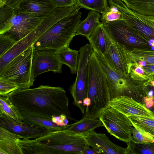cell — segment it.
I'll return each instance as SVG.
<instances>
[{"label":"cell","mask_w":154,"mask_h":154,"mask_svg":"<svg viewBox=\"0 0 154 154\" xmlns=\"http://www.w3.org/2000/svg\"><path fill=\"white\" fill-rule=\"evenodd\" d=\"M8 97L20 111L51 118L63 115L69 120L78 121L71 116L68 98L61 87L41 85L33 88L19 89L9 93Z\"/></svg>","instance_id":"cell-1"},{"label":"cell","mask_w":154,"mask_h":154,"mask_svg":"<svg viewBox=\"0 0 154 154\" xmlns=\"http://www.w3.org/2000/svg\"><path fill=\"white\" fill-rule=\"evenodd\" d=\"M17 142L22 154H81L87 142L85 136L67 128L48 131L35 139L19 138Z\"/></svg>","instance_id":"cell-2"},{"label":"cell","mask_w":154,"mask_h":154,"mask_svg":"<svg viewBox=\"0 0 154 154\" xmlns=\"http://www.w3.org/2000/svg\"><path fill=\"white\" fill-rule=\"evenodd\" d=\"M109 89L106 75L92 49L89 60V80L87 97L84 104L86 107L83 117L99 118L109 107Z\"/></svg>","instance_id":"cell-3"},{"label":"cell","mask_w":154,"mask_h":154,"mask_svg":"<svg viewBox=\"0 0 154 154\" xmlns=\"http://www.w3.org/2000/svg\"><path fill=\"white\" fill-rule=\"evenodd\" d=\"M79 11L77 10L52 26L32 45L33 50L49 48L59 52L69 47L81 21L82 13Z\"/></svg>","instance_id":"cell-4"},{"label":"cell","mask_w":154,"mask_h":154,"mask_svg":"<svg viewBox=\"0 0 154 154\" xmlns=\"http://www.w3.org/2000/svg\"><path fill=\"white\" fill-rule=\"evenodd\" d=\"M33 51L31 46L14 58L0 72V80L14 84L19 89L33 86L35 80L31 71Z\"/></svg>","instance_id":"cell-5"},{"label":"cell","mask_w":154,"mask_h":154,"mask_svg":"<svg viewBox=\"0 0 154 154\" xmlns=\"http://www.w3.org/2000/svg\"><path fill=\"white\" fill-rule=\"evenodd\" d=\"M66 16V13L63 8H57L30 33L17 42L7 53L0 57V72L14 58L34 44L52 26Z\"/></svg>","instance_id":"cell-6"},{"label":"cell","mask_w":154,"mask_h":154,"mask_svg":"<svg viewBox=\"0 0 154 154\" xmlns=\"http://www.w3.org/2000/svg\"><path fill=\"white\" fill-rule=\"evenodd\" d=\"M92 48L87 44L81 47L79 53L76 79L69 90L73 100V104L84 115L86 107L84 102L87 97L89 80V60Z\"/></svg>","instance_id":"cell-7"},{"label":"cell","mask_w":154,"mask_h":154,"mask_svg":"<svg viewBox=\"0 0 154 154\" xmlns=\"http://www.w3.org/2000/svg\"><path fill=\"white\" fill-rule=\"evenodd\" d=\"M103 24L111 38L129 50L151 49L149 41L124 20Z\"/></svg>","instance_id":"cell-8"},{"label":"cell","mask_w":154,"mask_h":154,"mask_svg":"<svg viewBox=\"0 0 154 154\" xmlns=\"http://www.w3.org/2000/svg\"><path fill=\"white\" fill-rule=\"evenodd\" d=\"M94 51L96 57L106 75L110 99L122 96L133 97L138 90L139 81L135 79L130 74L125 76L116 72L108 63L103 55Z\"/></svg>","instance_id":"cell-9"},{"label":"cell","mask_w":154,"mask_h":154,"mask_svg":"<svg viewBox=\"0 0 154 154\" xmlns=\"http://www.w3.org/2000/svg\"><path fill=\"white\" fill-rule=\"evenodd\" d=\"M45 18L36 17L16 7L0 34L9 37L17 42L30 33Z\"/></svg>","instance_id":"cell-10"},{"label":"cell","mask_w":154,"mask_h":154,"mask_svg":"<svg viewBox=\"0 0 154 154\" xmlns=\"http://www.w3.org/2000/svg\"><path fill=\"white\" fill-rule=\"evenodd\" d=\"M104 28L108 51L103 55L115 70L123 75H128L132 67L138 65L137 63L134 60L130 50L113 40Z\"/></svg>","instance_id":"cell-11"},{"label":"cell","mask_w":154,"mask_h":154,"mask_svg":"<svg viewBox=\"0 0 154 154\" xmlns=\"http://www.w3.org/2000/svg\"><path fill=\"white\" fill-rule=\"evenodd\" d=\"M98 118L111 135L126 143L131 140V129L133 126L128 117L109 107Z\"/></svg>","instance_id":"cell-12"},{"label":"cell","mask_w":154,"mask_h":154,"mask_svg":"<svg viewBox=\"0 0 154 154\" xmlns=\"http://www.w3.org/2000/svg\"><path fill=\"white\" fill-rule=\"evenodd\" d=\"M63 65L59 52L56 50L49 48L33 50L31 71L34 79L38 75L47 72L60 73Z\"/></svg>","instance_id":"cell-13"},{"label":"cell","mask_w":154,"mask_h":154,"mask_svg":"<svg viewBox=\"0 0 154 154\" xmlns=\"http://www.w3.org/2000/svg\"><path fill=\"white\" fill-rule=\"evenodd\" d=\"M109 106L127 116L145 117L154 120V114L145 105L126 96H122L111 99Z\"/></svg>","instance_id":"cell-14"},{"label":"cell","mask_w":154,"mask_h":154,"mask_svg":"<svg viewBox=\"0 0 154 154\" xmlns=\"http://www.w3.org/2000/svg\"><path fill=\"white\" fill-rule=\"evenodd\" d=\"M0 126L20 135L23 139H35L43 135L48 130L46 128L23 121L17 122L0 116Z\"/></svg>","instance_id":"cell-15"},{"label":"cell","mask_w":154,"mask_h":154,"mask_svg":"<svg viewBox=\"0 0 154 154\" xmlns=\"http://www.w3.org/2000/svg\"><path fill=\"white\" fill-rule=\"evenodd\" d=\"M85 138L90 146L100 154H128L127 148H123L112 142L104 133L93 130L86 135Z\"/></svg>","instance_id":"cell-16"},{"label":"cell","mask_w":154,"mask_h":154,"mask_svg":"<svg viewBox=\"0 0 154 154\" xmlns=\"http://www.w3.org/2000/svg\"><path fill=\"white\" fill-rule=\"evenodd\" d=\"M36 17L45 18L57 8L52 0H24L16 7Z\"/></svg>","instance_id":"cell-17"},{"label":"cell","mask_w":154,"mask_h":154,"mask_svg":"<svg viewBox=\"0 0 154 154\" xmlns=\"http://www.w3.org/2000/svg\"><path fill=\"white\" fill-rule=\"evenodd\" d=\"M115 0L122 12V19L149 41L150 40H154V29L131 14L128 7L122 0Z\"/></svg>","instance_id":"cell-18"},{"label":"cell","mask_w":154,"mask_h":154,"mask_svg":"<svg viewBox=\"0 0 154 154\" xmlns=\"http://www.w3.org/2000/svg\"><path fill=\"white\" fill-rule=\"evenodd\" d=\"M21 136L0 126V154H21L17 140Z\"/></svg>","instance_id":"cell-19"},{"label":"cell","mask_w":154,"mask_h":154,"mask_svg":"<svg viewBox=\"0 0 154 154\" xmlns=\"http://www.w3.org/2000/svg\"><path fill=\"white\" fill-rule=\"evenodd\" d=\"M20 112L23 117V121L45 127L49 131L65 129L71 125H59L53 121L52 118L24 111Z\"/></svg>","instance_id":"cell-20"},{"label":"cell","mask_w":154,"mask_h":154,"mask_svg":"<svg viewBox=\"0 0 154 154\" xmlns=\"http://www.w3.org/2000/svg\"><path fill=\"white\" fill-rule=\"evenodd\" d=\"M100 13L91 10L86 18L81 21L76 31V35H81L88 37L100 24Z\"/></svg>","instance_id":"cell-21"},{"label":"cell","mask_w":154,"mask_h":154,"mask_svg":"<svg viewBox=\"0 0 154 154\" xmlns=\"http://www.w3.org/2000/svg\"><path fill=\"white\" fill-rule=\"evenodd\" d=\"M102 126L103 125L100 119L83 117L80 120L71 124L67 129L73 132L85 136L95 128Z\"/></svg>","instance_id":"cell-22"},{"label":"cell","mask_w":154,"mask_h":154,"mask_svg":"<svg viewBox=\"0 0 154 154\" xmlns=\"http://www.w3.org/2000/svg\"><path fill=\"white\" fill-rule=\"evenodd\" d=\"M0 116L18 122L23 121L19 109L12 102L8 96H0Z\"/></svg>","instance_id":"cell-23"},{"label":"cell","mask_w":154,"mask_h":154,"mask_svg":"<svg viewBox=\"0 0 154 154\" xmlns=\"http://www.w3.org/2000/svg\"><path fill=\"white\" fill-rule=\"evenodd\" d=\"M87 38L92 49L99 52L102 55L106 54L108 51V46L103 23H101Z\"/></svg>","instance_id":"cell-24"},{"label":"cell","mask_w":154,"mask_h":154,"mask_svg":"<svg viewBox=\"0 0 154 154\" xmlns=\"http://www.w3.org/2000/svg\"><path fill=\"white\" fill-rule=\"evenodd\" d=\"M128 8L143 15L154 17V0H123Z\"/></svg>","instance_id":"cell-25"},{"label":"cell","mask_w":154,"mask_h":154,"mask_svg":"<svg viewBox=\"0 0 154 154\" xmlns=\"http://www.w3.org/2000/svg\"><path fill=\"white\" fill-rule=\"evenodd\" d=\"M79 51L65 48L59 52L60 59L63 64L67 66L72 74L76 73L79 56Z\"/></svg>","instance_id":"cell-26"},{"label":"cell","mask_w":154,"mask_h":154,"mask_svg":"<svg viewBox=\"0 0 154 154\" xmlns=\"http://www.w3.org/2000/svg\"><path fill=\"white\" fill-rule=\"evenodd\" d=\"M133 127L154 139V120L145 117L128 116Z\"/></svg>","instance_id":"cell-27"},{"label":"cell","mask_w":154,"mask_h":154,"mask_svg":"<svg viewBox=\"0 0 154 154\" xmlns=\"http://www.w3.org/2000/svg\"><path fill=\"white\" fill-rule=\"evenodd\" d=\"M109 6L101 15L102 23H105L122 19V13L115 0H107Z\"/></svg>","instance_id":"cell-28"},{"label":"cell","mask_w":154,"mask_h":154,"mask_svg":"<svg viewBox=\"0 0 154 154\" xmlns=\"http://www.w3.org/2000/svg\"><path fill=\"white\" fill-rule=\"evenodd\" d=\"M127 144L128 154H154V142L137 143L131 141Z\"/></svg>","instance_id":"cell-29"},{"label":"cell","mask_w":154,"mask_h":154,"mask_svg":"<svg viewBox=\"0 0 154 154\" xmlns=\"http://www.w3.org/2000/svg\"><path fill=\"white\" fill-rule=\"evenodd\" d=\"M81 8L103 13L108 8L107 0H76Z\"/></svg>","instance_id":"cell-30"},{"label":"cell","mask_w":154,"mask_h":154,"mask_svg":"<svg viewBox=\"0 0 154 154\" xmlns=\"http://www.w3.org/2000/svg\"><path fill=\"white\" fill-rule=\"evenodd\" d=\"M130 51L134 60L137 63L144 61L147 65H154V50L133 48Z\"/></svg>","instance_id":"cell-31"},{"label":"cell","mask_w":154,"mask_h":154,"mask_svg":"<svg viewBox=\"0 0 154 154\" xmlns=\"http://www.w3.org/2000/svg\"><path fill=\"white\" fill-rule=\"evenodd\" d=\"M14 10V8L6 4L0 7V31L4 28L8 23Z\"/></svg>","instance_id":"cell-32"},{"label":"cell","mask_w":154,"mask_h":154,"mask_svg":"<svg viewBox=\"0 0 154 154\" xmlns=\"http://www.w3.org/2000/svg\"><path fill=\"white\" fill-rule=\"evenodd\" d=\"M131 141L137 143L148 142H154V139L151 136L139 131L132 126L131 129Z\"/></svg>","instance_id":"cell-33"},{"label":"cell","mask_w":154,"mask_h":154,"mask_svg":"<svg viewBox=\"0 0 154 154\" xmlns=\"http://www.w3.org/2000/svg\"><path fill=\"white\" fill-rule=\"evenodd\" d=\"M16 43L9 37L0 34V57L7 53Z\"/></svg>","instance_id":"cell-34"},{"label":"cell","mask_w":154,"mask_h":154,"mask_svg":"<svg viewBox=\"0 0 154 154\" xmlns=\"http://www.w3.org/2000/svg\"><path fill=\"white\" fill-rule=\"evenodd\" d=\"M19 89L18 86L14 84L0 80V96H8L9 93Z\"/></svg>","instance_id":"cell-35"},{"label":"cell","mask_w":154,"mask_h":154,"mask_svg":"<svg viewBox=\"0 0 154 154\" xmlns=\"http://www.w3.org/2000/svg\"><path fill=\"white\" fill-rule=\"evenodd\" d=\"M128 9L130 12L133 15L154 29V17L143 15Z\"/></svg>","instance_id":"cell-36"},{"label":"cell","mask_w":154,"mask_h":154,"mask_svg":"<svg viewBox=\"0 0 154 154\" xmlns=\"http://www.w3.org/2000/svg\"><path fill=\"white\" fill-rule=\"evenodd\" d=\"M57 8H65L75 5L76 0H52Z\"/></svg>","instance_id":"cell-37"},{"label":"cell","mask_w":154,"mask_h":154,"mask_svg":"<svg viewBox=\"0 0 154 154\" xmlns=\"http://www.w3.org/2000/svg\"><path fill=\"white\" fill-rule=\"evenodd\" d=\"M90 146L87 143L85 145L81 154H100L99 152L94 149L90 147Z\"/></svg>","instance_id":"cell-38"},{"label":"cell","mask_w":154,"mask_h":154,"mask_svg":"<svg viewBox=\"0 0 154 154\" xmlns=\"http://www.w3.org/2000/svg\"><path fill=\"white\" fill-rule=\"evenodd\" d=\"M142 68L144 71L145 75L148 77L149 75L154 73V65H146Z\"/></svg>","instance_id":"cell-39"},{"label":"cell","mask_w":154,"mask_h":154,"mask_svg":"<svg viewBox=\"0 0 154 154\" xmlns=\"http://www.w3.org/2000/svg\"><path fill=\"white\" fill-rule=\"evenodd\" d=\"M132 68L134 72L136 74L141 76H145L144 72L142 67L137 65L135 67L133 66Z\"/></svg>","instance_id":"cell-40"},{"label":"cell","mask_w":154,"mask_h":154,"mask_svg":"<svg viewBox=\"0 0 154 154\" xmlns=\"http://www.w3.org/2000/svg\"><path fill=\"white\" fill-rule=\"evenodd\" d=\"M24 0H6V4L14 8Z\"/></svg>","instance_id":"cell-41"},{"label":"cell","mask_w":154,"mask_h":154,"mask_svg":"<svg viewBox=\"0 0 154 154\" xmlns=\"http://www.w3.org/2000/svg\"><path fill=\"white\" fill-rule=\"evenodd\" d=\"M148 83L150 85L154 86V73L148 76Z\"/></svg>","instance_id":"cell-42"},{"label":"cell","mask_w":154,"mask_h":154,"mask_svg":"<svg viewBox=\"0 0 154 154\" xmlns=\"http://www.w3.org/2000/svg\"><path fill=\"white\" fill-rule=\"evenodd\" d=\"M6 4V0H0V7L4 6Z\"/></svg>","instance_id":"cell-43"},{"label":"cell","mask_w":154,"mask_h":154,"mask_svg":"<svg viewBox=\"0 0 154 154\" xmlns=\"http://www.w3.org/2000/svg\"><path fill=\"white\" fill-rule=\"evenodd\" d=\"M149 109L154 114V106H153Z\"/></svg>","instance_id":"cell-44"},{"label":"cell","mask_w":154,"mask_h":154,"mask_svg":"<svg viewBox=\"0 0 154 154\" xmlns=\"http://www.w3.org/2000/svg\"><path fill=\"white\" fill-rule=\"evenodd\" d=\"M153 106H154V105H153Z\"/></svg>","instance_id":"cell-45"},{"label":"cell","mask_w":154,"mask_h":154,"mask_svg":"<svg viewBox=\"0 0 154 154\" xmlns=\"http://www.w3.org/2000/svg\"></svg>","instance_id":"cell-46"}]
</instances>
